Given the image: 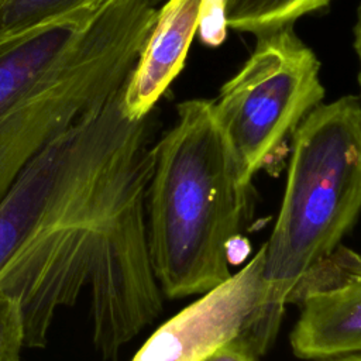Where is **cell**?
Returning <instances> with one entry per match:
<instances>
[{
  "label": "cell",
  "mask_w": 361,
  "mask_h": 361,
  "mask_svg": "<svg viewBox=\"0 0 361 361\" xmlns=\"http://www.w3.org/2000/svg\"><path fill=\"white\" fill-rule=\"evenodd\" d=\"M331 0H220L226 27L261 34L326 7Z\"/></svg>",
  "instance_id": "9"
},
{
  "label": "cell",
  "mask_w": 361,
  "mask_h": 361,
  "mask_svg": "<svg viewBox=\"0 0 361 361\" xmlns=\"http://www.w3.org/2000/svg\"><path fill=\"white\" fill-rule=\"evenodd\" d=\"M361 213V102L316 106L295 128L285 190L264 248V305L247 336L262 355L296 286L329 258Z\"/></svg>",
  "instance_id": "4"
},
{
  "label": "cell",
  "mask_w": 361,
  "mask_h": 361,
  "mask_svg": "<svg viewBox=\"0 0 361 361\" xmlns=\"http://www.w3.org/2000/svg\"><path fill=\"white\" fill-rule=\"evenodd\" d=\"M258 357L254 345L240 336L221 344L199 361H258Z\"/></svg>",
  "instance_id": "12"
},
{
  "label": "cell",
  "mask_w": 361,
  "mask_h": 361,
  "mask_svg": "<svg viewBox=\"0 0 361 361\" xmlns=\"http://www.w3.org/2000/svg\"><path fill=\"white\" fill-rule=\"evenodd\" d=\"M264 295L261 247L238 272L161 324L131 361H199L221 344L250 334Z\"/></svg>",
  "instance_id": "6"
},
{
  "label": "cell",
  "mask_w": 361,
  "mask_h": 361,
  "mask_svg": "<svg viewBox=\"0 0 361 361\" xmlns=\"http://www.w3.org/2000/svg\"><path fill=\"white\" fill-rule=\"evenodd\" d=\"M123 90L52 138L0 199V292L21 302L28 347H44L56 310L80 298L104 358L162 310L147 228L149 114L131 118Z\"/></svg>",
  "instance_id": "1"
},
{
  "label": "cell",
  "mask_w": 361,
  "mask_h": 361,
  "mask_svg": "<svg viewBox=\"0 0 361 361\" xmlns=\"http://www.w3.org/2000/svg\"><path fill=\"white\" fill-rule=\"evenodd\" d=\"M250 185L213 102L179 103L176 124L154 145L147 195L149 255L165 298L203 295L233 275L230 244Z\"/></svg>",
  "instance_id": "3"
},
{
  "label": "cell",
  "mask_w": 361,
  "mask_h": 361,
  "mask_svg": "<svg viewBox=\"0 0 361 361\" xmlns=\"http://www.w3.org/2000/svg\"><path fill=\"white\" fill-rule=\"evenodd\" d=\"M316 361H361V353L360 354H348V355L327 358V360H316Z\"/></svg>",
  "instance_id": "14"
},
{
  "label": "cell",
  "mask_w": 361,
  "mask_h": 361,
  "mask_svg": "<svg viewBox=\"0 0 361 361\" xmlns=\"http://www.w3.org/2000/svg\"><path fill=\"white\" fill-rule=\"evenodd\" d=\"M289 303L300 307L289 337L298 358L361 353V254L338 247L303 278Z\"/></svg>",
  "instance_id": "7"
},
{
  "label": "cell",
  "mask_w": 361,
  "mask_h": 361,
  "mask_svg": "<svg viewBox=\"0 0 361 361\" xmlns=\"http://www.w3.org/2000/svg\"><path fill=\"white\" fill-rule=\"evenodd\" d=\"M207 0H166L123 90V109L131 118L148 116L183 68Z\"/></svg>",
  "instance_id": "8"
},
{
  "label": "cell",
  "mask_w": 361,
  "mask_h": 361,
  "mask_svg": "<svg viewBox=\"0 0 361 361\" xmlns=\"http://www.w3.org/2000/svg\"><path fill=\"white\" fill-rule=\"evenodd\" d=\"M25 345V324L21 302L0 292V361H20Z\"/></svg>",
  "instance_id": "11"
},
{
  "label": "cell",
  "mask_w": 361,
  "mask_h": 361,
  "mask_svg": "<svg viewBox=\"0 0 361 361\" xmlns=\"http://www.w3.org/2000/svg\"><path fill=\"white\" fill-rule=\"evenodd\" d=\"M152 24L144 0H103L0 45V199L52 138L127 83Z\"/></svg>",
  "instance_id": "2"
},
{
  "label": "cell",
  "mask_w": 361,
  "mask_h": 361,
  "mask_svg": "<svg viewBox=\"0 0 361 361\" xmlns=\"http://www.w3.org/2000/svg\"><path fill=\"white\" fill-rule=\"evenodd\" d=\"M103 0H0V45Z\"/></svg>",
  "instance_id": "10"
},
{
  "label": "cell",
  "mask_w": 361,
  "mask_h": 361,
  "mask_svg": "<svg viewBox=\"0 0 361 361\" xmlns=\"http://www.w3.org/2000/svg\"><path fill=\"white\" fill-rule=\"evenodd\" d=\"M313 51L282 25L257 34L244 66L213 102L214 116L248 180L324 97Z\"/></svg>",
  "instance_id": "5"
},
{
  "label": "cell",
  "mask_w": 361,
  "mask_h": 361,
  "mask_svg": "<svg viewBox=\"0 0 361 361\" xmlns=\"http://www.w3.org/2000/svg\"><path fill=\"white\" fill-rule=\"evenodd\" d=\"M354 49L358 56V63H360V73H358V82L361 87V6L358 8V16H357V23L354 28Z\"/></svg>",
  "instance_id": "13"
}]
</instances>
